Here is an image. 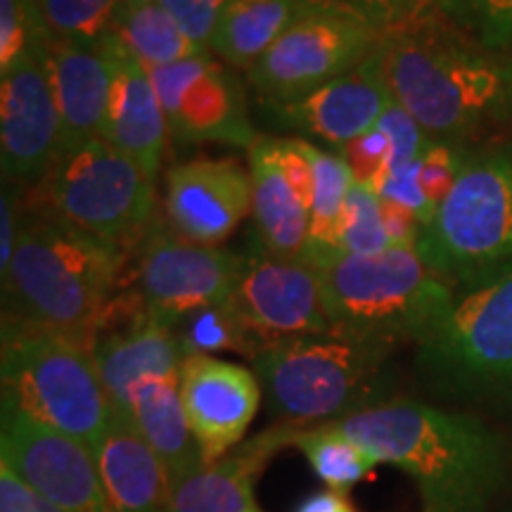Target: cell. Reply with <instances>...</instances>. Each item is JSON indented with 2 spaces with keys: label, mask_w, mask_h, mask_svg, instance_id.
<instances>
[{
  "label": "cell",
  "mask_w": 512,
  "mask_h": 512,
  "mask_svg": "<svg viewBox=\"0 0 512 512\" xmlns=\"http://www.w3.org/2000/svg\"><path fill=\"white\" fill-rule=\"evenodd\" d=\"M332 425L406 472L422 512H489L510 482L508 444L475 415L392 399Z\"/></svg>",
  "instance_id": "obj_1"
},
{
  "label": "cell",
  "mask_w": 512,
  "mask_h": 512,
  "mask_svg": "<svg viewBox=\"0 0 512 512\" xmlns=\"http://www.w3.org/2000/svg\"><path fill=\"white\" fill-rule=\"evenodd\" d=\"M119 268L121 249L112 242L60 216L22 219L17 252L0 278L3 313L91 347Z\"/></svg>",
  "instance_id": "obj_2"
},
{
  "label": "cell",
  "mask_w": 512,
  "mask_h": 512,
  "mask_svg": "<svg viewBox=\"0 0 512 512\" xmlns=\"http://www.w3.org/2000/svg\"><path fill=\"white\" fill-rule=\"evenodd\" d=\"M392 344L332 328L273 344L252 358L268 408L290 427L323 425L389 399Z\"/></svg>",
  "instance_id": "obj_3"
},
{
  "label": "cell",
  "mask_w": 512,
  "mask_h": 512,
  "mask_svg": "<svg viewBox=\"0 0 512 512\" xmlns=\"http://www.w3.org/2000/svg\"><path fill=\"white\" fill-rule=\"evenodd\" d=\"M377 60L394 102L427 136H465L501 102L503 64L437 22L387 31Z\"/></svg>",
  "instance_id": "obj_4"
},
{
  "label": "cell",
  "mask_w": 512,
  "mask_h": 512,
  "mask_svg": "<svg viewBox=\"0 0 512 512\" xmlns=\"http://www.w3.org/2000/svg\"><path fill=\"white\" fill-rule=\"evenodd\" d=\"M313 268L332 328L392 347L420 342L456 297L453 285L425 264L418 247L342 254Z\"/></svg>",
  "instance_id": "obj_5"
},
{
  "label": "cell",
  "mask_w": 512,
  "mask_h": 512,
  "mask_svg": "<svg viewBox=\"0 0 512 512\" xmlns=\"http://www.w3.org/2000/svg\"><path fill=\"white\" fill-rule=\"evenodd\" d=\"M3 406L17 408L88 448L114 420L93 351L79 339L3 313Z\"/></svg>",
  "instance_id": "obj_6"
},
{
  "label": "cell",
  "mask_w": 512,
  "mask_h": 512,
  "mask_svg": "<svg viewBox=\"0 0 512 512\" xmlns=\"http://www.w3.org/2000/svg\"><path fill=\"white\" fill-rule=\"evenodd\" d=\"M418 370L448 399L512 411V264L453 297L420 337Z\"/></svg>",
  "instance_id": "obj_7"
},
{
  "label": "cell",
  "mask_w": 512,
  "mask_h": 512,
  "mask_svg": "<svg viewBox=\"0 0 512 512\" xmlns=\"http://www.w3.org/2000/svg\"><path fill=\"white\" fill-rule=\"evenodd\" d=\"M418 252L446 283L465 290L512 264V150L465 157L448 197L422 228Z\"/></svg>",
  "instance_id": "obj_8"
},
{
  "label": "cell",
  "mask_w": 512,
  "mask_h": 512,
  "mask_svg": "<svg viewBox=\"0 0 512 512\" xmlns=\"http://www.w3.org/2000/svg\"><path fill=\"white\" fill-rule=\"evenodd\" d=\"M48 202L60 219L119 247L150 221L155 178L105 138H95L57 159L48 174Z\"/></svg>",
  "instance_id": "obj_9"
},
{
  "label": "cell",
  "mask_w": 512,
  "mask_h": 512,
  "mask_svg": "<svg viewBox=\"0 0 512 512\" xmlns=\"http://www.w3.org/2000/svg\"><path fill=\"white\" fill-rule=\"evenodd\" d=\"M382 31L330 10H306L249 69V83L266 105L316 91L351 72L380 46Z\"/></svg>",
  "instance_id": "obj_10"
},
{
  "label": "cell",
  "mask_w": 512,
  "mask_h": 512,
  "mask_svg": "<svg viewBox=\"0 0 512 512\" xmlns=\"http://www.w3.org/2000/svg\"><path fill=\"white\" fill-rule=\"evenodd\" d=\"M245 256L155 228L138 256V294L159 323L176 328L190 313L223 304L240 283Z\"/></svg>",
  "instance_id": "obj_11"
},
{
  "label": "cell",
  "mask_w": 512,
  "mask_h": 512,
  "mask_svg": "<svg viewBox=\"0 0 512 512\" xmlns=\"http://www.w3.org/2000/svg\"><path fill=\"white\" fill-rule=\"evenodd\" d=\"M147 72L176 143H223L247 150L256 143L245 91L233 69L211 53Z\"/></svg>",
  "instance_id": "obj_12"
},
{
  "label": "cell",
  "mask_w": 512,
  "mask_h": 512,
  "mask_svg": "<svg viewBox=\"0 0 512 512\" xmlns=\"http://www.w3.org/2000/svg\"><path fill=\"white\" fill-rule=\"evenodd\" d=\"M230 306L245 325L256 356L287 339L332 330L318 271L304 259H285L268 252L245 256Z\"/></svg>",
  "instance_id": "obj_13"
},
{
  "label": "cell",
  "mask_w": 512,
  "mask_h": 512,
  "mask_svg": "<svg viewBox=\"0 0 512 512\" xmlns=\"http://www.w3.org/2000/svg\"><path fill=\"white\" fill-rule=\"evenodd\" d=\"M0 460L64 512H114L91 448L10 406H3Z\"/></svg>",
  "instance_id": "obj_14"
},
{
  "label": "cell",
  "mask_w": 512,
  "mask_h": 512,
  "mask_svg": "<svg viewBox=\"0 0 512 512\" xmlns=\"http://www.w3.org/2000/svg\"><path fill=\"white\" fill-rule=\"evenodd\" d=\"M46 46L0 74V169L3 181L10 185L50 174L62 152L60 114L46 67Z\"/></svg>",
  "instance_id": "obj_15"
},
{
  "label": "cell",
  "mask_w": 512,
  "mask_h": 512,
  "mask_svg": "<svg viewBox=\"0 0 512 512\" xmlns=\"http://www.w3.org/2000/svg\"><path fill=\"white\" fill-rule=\"evenodd\" d=\"M91 351L114 413L126 418L133 387L150 375H178L185 354L174 328L150 316L140 294L110 299L95 325Z\"/></svg>",
  "instance_id": "obj_16"
},
{
  "label": "cell",
  "mask_w": 512,
  "mask_h": 512,
  "mask_svg": "<svg viewBox=\"0 0 512 512\" xmlns=\"http://www.w3.org/2000/svg\"><path fill=\"white\" fill-rule=\"evenodd\" d=\"M249 176L261 247L273 256L302 259L313 197V171L304 140L259 136L249 147Z\"/></svg>",
  "instance_id": "obj_17"
},
{
  "label": "cell",
  "mask_w": 512,
  "mask_h": 512,
  "mask_svg": "<svg viewBox=\"0 0 512 512\" xmlns=\"http://www.w3.org/2000/svg\"><path fill=\"white\" fill-rule=\"evenodd\" d=\"M261 392L259 377L245 366L207 354L185 356L181 399L204 465L226 458L245 439Z\"/></svg>",
  "instance_id": "obj_18"
},
{
  "label": "cell",
  "mask_w": 512,
  "mask_h": 512,
  "mask_svg": "<svg viewBox=\"0 0 512 512\" xmlns=\"http://www.w3.org/2000/svg\"><path fill=\"white\" fill-rule=\"evenodd\" d=\"M252 176L233 159H192L166 174L171 230L200 245H221L252 214Z\"/></svg>",
  "instance_id": "obj_19"
},
{
  "label": "cell",
  "mask_w": 512,
  "mask_h": 512,
  "mask_svg": "<svg viewBox=\"0 0 512 512\" xmlns=\"http://www.w3.org/2000/svg\"><path fill=\"white\" fill-rule=\"evenodd\" d=\"M394 105L380 60L375 53L351 72L337 76L316 91L278 105H268L285 126L339 152L380 124Z\"/></svg>",
  "instance_id": "obj_20"
},
{
  "label": "cell",
  "mask_w": 512,
  "mask_h": 512,
  "mask_svg": "<svg viewBox=\"0 0 512 512\" xmlns=\"http://www.w3.org/2000/svg\"><path fill=\"white\" fill-rule=\"evenodd\" d=\"M46 67L53 83L57 114H60V155L88 140L105 138L114 69H117V53L110 36L102 38L100 43L50 38Z\"/></svg>",
  "instance_id": "obj_21"
},
{
  "label": "cell",
  "mask_w": 512,
  "mask_h": 512,
  "mask_svg": "<svg viewBox=\"0 0 512 512\" xmlns=\"http://www.w3.org/2000/svg\"><path fill=\"white\" fill-rule=\"evenodd\" d=\"M110 41L117 53V69H114L105 140L131 157L147 176L157 178L169 140V126L159 105L155 83L143 64L133 60L112 34Z\"/></svg>",
  "instance_id": "obj_22"
},
{
  "label": "cell",
  "mask_w": 512,
  "mask_h": 512,
  "mask_svg": "<svg viewBox=\"0 0 512 512\" xmlns=\"http://www.w3.org/2000/svg\"><path fill=\"white\" fill-rule=\"evenodd\" d=\"M93 456L114 512H174L169 470L131 422L114 415Z\"/></svg>",
  "instance_id": "obj_23"
},
{
  "label": "cell",
  "mask_w": 512,
  "mask_h": 512,
  "mask_svg": "<svg viewBox=\"0 0 512 512\" xmlns=\"http://www.w3.org/2000/svg\"><path fill=\"white\" fill-rule=\"evenodd\" d=\"M280 446V427H275L226 458L171 479V508L174 512H252L254 479Z\"/></svg>",
  "instance_id": "obj_24"
},
{
  "label": "cell",
  "mask_w": 512,
  "mask_h": 512,
  "mask_svg": "<svg viewBox=\"0 0 512 512\" xmlns=\"http://www.w3.org/2000/svg\"><path fill=\"white\" fill-rule=\"evenodd\" d=\"M155 448L171 479L204 465L181 399V373L150 375L133 387L126 418Z\"/></svg>",
  "instance_id": "obj_25"
},
{
  "label": "cell",
  "mask_w": 512,
  "mask_h": 512,
  "mask_svg": "<svg viewBox=\"0 0 512 512\" xmlns=\"http://www.w3.org/2000/svg\"><path fill=\"white\" fill-rule=\"evenodd\" d=\"M306 12L302 0H230L211 41V55L230 69H252Z\"/></svg>",
  "instance_id": "obj_26"
},
{
  "label": "cell",
  "mask_w": 512,
  "mask_h": 512,
  "mask_svg": "<svg viewBox=\"0 0 512 512\" xmlns=\"http://www.w3.org/2000/svg\"><path fill=\"white\" fill-rule=\"evenodd\" d=\"M304 150L313 171V197L309 209V242L302 259L311 266H320L335 256H342L339 233L356 178L339 152H328L309 140H304Z\"/></svg>",
  "instance_id": "obj_27"
},
{
  "label": "cell",
  "mask_w": 512,
  "mask_h": 512,
  "mask_svg": "<svg viewBox=\"0 0 512 512\" xmlns=\"http://www.w3.org/2000/svg\"><path fill=\"white\" fill-rule=\"evenodd\" d=\"M112 38L145 69L169 67L188 57L204 55V50L183 34L176 19L162 8L159 0L136 8L121 5Z\"/></svg>",
  "instance_id": "obj_28"
},
{
  "label": "cell",
  "mask_w": 512,
  "mask_h": 512,
  "mask_svg": "<svg viewBox=\"0 0 512 512\" xmlns=\"http://www.w3.org/2000/svg\"><path fill=\"white\" fill-rule=\"evenodd\" d=\"M283 446H297L309 460L311 470L328 489L347 491L375 470L377 460L361 444L339 432L332 422L311 427H280Z\"/></svg>",
  "instance_id": "obj_29"
},
{
  "label": "cell",
  "mask_w": 512,
  "mask_h": 512,
  "mask_svg": "<svg viewBox=\"0 0 512 512\" xmlns=\"http://www.w3.org/2000/svg\"><path fill=\"white\" fill-rule=\"evenodd\" d=\"M48 34L60 41L100 43L110 36L121 0H31Z\"/></svg>",
  "instance_id": "obj_30"
},
{
  "label": "cell",
  "mask_w": 512,
  "mask_h": 512,
  "mask_svg": "<svg viewBox=\"0 0 512 512\" xmlns=\"http://www.w3.org/2000/svg\"><path fill=\"white\" fill-rule=\"evenodd\" d=\"M174 332L185 356H214L219 351H240L252 358L256 356L252 339H249L245 325L240 323L238 313L230 306V299L190 313L176 325Z\"/></svg>",
  "instance_id": "obj_31"
},
{
  "label": "cell",
  "mask_w": 512,
  "mask_h": 512,
  "mask_svg": "<svg viewBox=\"0 0 512 512\" xmlns=\"http://www.w3.org/2000/svg\"><path fill=\"white\" fill-rule=\"evenodd\" d=\"M382 216V200L366 185L354 183L344 209L342 233H339V254H380L392 249Z\"/></svg>",
  "instance_id": "obj_32"
},
{
  "label": "cell",
  "mask_w": 512,
  "mask_h": 512,
  "mask_svg": "<svg viewBox=\"0 0 512 512\" xmlns=\"http://www.w3.org/2000/svg\"><path fill=\"white\" fill-rule=\"evenodd\" d=\"M31 0H0V74L50 41Z\"/></svg>",
  "instance_id": "obj_33"
},
{
  "label": "cell",
  "mask_w": 512,
  "mask_h": 512,
  "mask_svg": "<svg viewBox=\"0 0 512 512\" xmlns=\"http://www.w3.org/2000/svg\"><path fill=\"white\" fill-rule=\"evenodd\" d=\"M446 15L456 17L484 50L512 46V0H456Z\"/></svg>",
  "instance_id": "obj_34"
},
{
  "label": "cell",
  "mask_w": 512,
  "mask_h": 512,
  "mask_svg": "<svg viewBox=\"0 0 512 512\" xmlns=\"http://www.w3.org/2000/svg\"><path fill=\"white\" fill-rule=\"evenodd\" d=\"M339 155L347 159L351 174H354L356 183L366 185L373 192L380 195L382 185L389 181L394 169V145L389 133L377 124L373 131L361 136L354 143L339 150Z\"/></svg>",
  "instance_id": "obj_35"
},
{
  "label": "cell",
  "mask_w": 512,
  "mask_h": 512,
  "mask_svg": "<svg viewBox=\"0 0 512 512\" xmlns=\"http://www.w3.org/2000/svg\"><path fill=\"white\" fill-rule=\"evenodd\" d=\"M159 3L197 48L211 53V41L230 0H159Z\"/></svg>",
  "instance_id": "obj_36"
},
{
  "label": "cell",
  "mask_w": 512,
  "mask_h": 512,
  "mask_svg": "<svg viewBox=\"0 0 512 512\" xmlns=\"http://www.w3.org/2000/svg\"><path fill=\"white\" fill-rule=\"evenodd\" d=\"M463 162L465 157H460L458 152L446 143H430L420 155V188L425 192L434 214H437L441 202H444L448 192H451Z\"/></svg>",
  "instance_id": "obj_37"
},
{
  "label": "cell",
  "mask_w": 512,
  "mask_h": 512,
  "mask_svg": "<svg viewBox=\"0 0 512 512\" xmlns=\"http://www.w3.org/2000/svg\"><path fill=\"white\" fill-rule=\"evenodd\" d=\"M306 10H330L356 17L382 34L399 24V0H302Z\"/></svg>",
  "instance_id": "obj_38"
},
{
  "label": "cell",
  "mask_w": 512,
  "mask_h": 512,
  "mask_svg": "<svg viewBox=\"0 0 512 512\" xmlns=\"http://www.w3.org/2000/svg\"><path fill=\"white\" fill-rule=\"evenodd\" d=\"M0 512H64L46 501L38 491L17 477L8 463L0 460Z\"/></svg>",
  "instance_id": "obj_39"
},
{
  "label": "cell",
  "mask_w": 512,
  "mask_h": 512,
  "mask_svg": "<svg viewBox=\"0 0 512 512\" xmlns=\"http://www.w3.org/2000/svg\"><path fill=\"white\" fill-rule=\"evenodd\" d=\"M19 230H22V214H19L17 188L5 183L0 195V278L8 273L12 256L17 252Z\"/></svg>",
  "instance_id": "obj_40"
},
{
  "label": "cell",
  "mask_w": 512,
  "mask_h": 512,
  "mask_svg": "<svg viewBox=\"0 0 512 512\" xmlns=\"http://www.w3.org/2000/svg\"><path fill=\"white\" fill-rule=\"evenodd\" d=\"M456 0H399V27H422L437 22L439 15H446Z\"/></svg>",
  "instance_id": "obj_41"
},
{
  "label": "cell",
  "mask_w": 512,
  "mask_h": 512,
  "mask_svg": "<svg viewBox=\"0 0 512 512\" xmlns=\"http://www.w3.org/2000/svg\"><path fill=\"white\" fill-rule=\"evenodd\" d=\"M294 512H354V508H351V503L347 501V496H344V491L325 489V491H316V494H311L309 498H304Z\"/></svg>",
  "instance_id": "obj_42"
},
{
  "label": "cell",
  "mask_w": 512,
  "mask_h": 512,
  "mask_svg": "<svg viewBox=\"0 0 512 512\" xmlns=\"http://www.w3.org/2000/svg\"><path fill=\"white\" fill-rule=\"evenodd\" d=\"M496 117L512 126V60L503 64V93L496 107Z\"/></svg>",
  "instance_id": "obj_43"
},
{
  "label": "cell",
  "mask_w": 512,
  "mask_h": 512,
  "mask_svg": "<svg viewBox=\"0 0 512 512\" xmlns=\"http://www.w3.org/2000/svg\"><path fill=\"white\" fill-rule=\"evenodd\" d=\"M126 8H136V5H147V3H157V0H121Z\"/></svg>",
  "instance_id": "obj_44"
},
{
  "label": "cell",
  "mask_w": 512,
  "mask_h": 512,
  "mask_svg": "<svg viewBox=\"0 0 512 512\" xmlns=\"http://www.w3.org/2000/svg\"><path fill=\"white\" fill-rule=\"evenodd\" d=\"M252 512H259V510H256V508H254V510H252Z\"/></svg>",
  "instance_id": "obj_45"
}]
</instances>
